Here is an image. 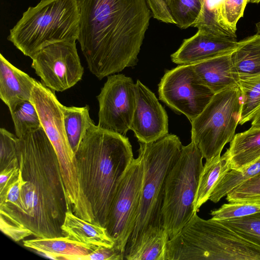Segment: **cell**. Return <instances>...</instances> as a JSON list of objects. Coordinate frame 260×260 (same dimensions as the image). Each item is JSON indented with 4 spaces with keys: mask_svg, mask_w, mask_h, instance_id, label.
<instances>
[{
    "mask_svg": "<svg viewBox=\"0 0 260 260\" xmlns=\"http://www.w3.org/2000/svg\"><path fill=\"white\" fill-rule=\"evenodd\" d=\"M78 39L88 68L99 80L137 65L151 11L146 0H77Z\"/></svg>",
    "mask_w": 260,
    "mask_h": 260,
    "instance_id": "1",
    "label": "cell"
},
{
    "mask_svg": "<svg viewBox=\"0 0 260 260\" xmlns=\"http://www.w3.org/2000/svg\"><path fill=\"white\" fill-rule=\"evenodd\" d=\"M22 222L36 238L63 236L68 205L58 159L42 126L19 138Z\"/></svg>",
    "mask_w": 260,
    "mask_h": 260,
    "instance_id": "2",
    "label": "cell"
},
{
    "mask_svg": "<svg viewBox=\"0 0 260 260\" xmlns=\"http://www.w3.org/2000/svg\"><path fill=\"white\" fill-rule=\"evenodd\" d=\"M81 189L94 223L106 226L117 188L134 158L128 138L94 124L75 153Z\"/></svg>",
    "mask_w": 260,
    "mask_h": 260,
    "instance_id": "3",
    "label": "cell"
},
{
    "mask_svg": "<svg viewBox=\"0 0 260 260\" xmlns=\"http://www.w3.org/2000/svg\"><path fill=\"white\" fill-rule=\"evenodd\" d=\"M166 260H260V247L219 221L196 213L169 240Z\"/></svg>",
    "mask_w": 260,
    "mask_h": 260,
    "instance_id": "4",
    "label": "cell"
},
{
    "mask_svg": "<svg viewBox=\"0 0 260 260\" xmlns=\"http://www.w3.org/2000/svg\"><path fill=\"white\" fill-rule=\"evenodd\" d=\"M79 24L77 0H41L23 13L7 39L31 58L51 44L78 40Z\"/></svg>",
    "mask_w": 260,
    "mask_h": 260,
    "instance_id": "5",
    "label": "cell"
},
{
    "mask_svg": "<svg viewBox=\"0 0 260 260\" xmlns=\"http://www.w3.org/2000/svg\"><path fill=\"white\" fill-rule=\"evenodd\" d=\"M30 102L38 113L41 126L56 152L67 202L68 210L84 218L91 213L89 203L84 194L79 180L75 154L66 132L62 105L55 91L37 81Z\"/></svg>",
    "mask_w": 260,
    "mask_h": 260,
    "instance_id": "6",
    "label": "cell"
},
{
    "mask_svg": "<svg viewBox=\"0 0 260 260\" xmlns=\"http://www.w3.org/2000/svg\"><path fill=\"white\" fill-rule=\"evenodd\" d=\"M139 143L138 156L144 168L143 184L135 226L126 247L149 227L162 226L161 211L166 177L183 146L178 136L169 134L153 142Z\"/></svg>",
    "mask_w": 260,
    "mask_h": 260,
    "instance_id": "7",
    "label": "cell"
},
{
    "mask_svg": "<svg viewBox=\"0 0 260 260\" xmlns=\"http://www.w3.org/2000/svg\"><path fill=\"white\" fill-rule=\"evenodd\" d=\"M203 158L198 146L191 142L182 146L167 176L161 219L169 239L179 233L196 213L193 205L204 167Z\"/></svg>",
    "mask_w": 260,
    "mask_h": 260,
    "instance_id": "8",
    "label": "cell"
},
{
    "mask_svg": "<svg viewBox=\"0 0 260 260\" xmlns=\"http://www.w3.org/2000/svg\"><path fill=\"white\" fill-rule=\"evenodd\" d=\"M242 95L238 86L215 93L201 113L191 122V139L203 158L220 156L224 146L235 135Z\"/></svg>",
    "mask_w": 260,
    "mask_h": 260,
    "instance_id": "9",
    "label": "cell"
},
{
    "mask_svg": "<svg viewBox=\"0 0 260 260\" xmlns=\"http://www.w3.org/2000/svg\"><path fill=\"white\" fill-rule=\"evenodd\" d=\"M144 174L143 164L138 156L123 177L114 196L105 228L114 246L124 253L133 233L139 208Z\"/></svg>",
    "mask_w": 260,
    "mask_h": 260,
    "instance_id": "10",
    "label": "cell"
},
{
    "mask_svg": "<svg viewBox=\"0 0 260 260\" xmlns=\"http://www.w3.org/2000/svg\"><path fill=\"white\" fill-rule=\"evenodd\" d=\"M159 99L190 122L198 116L214 93L201 83L192 65H179L166 71L158 85Z\"/></svg>",
    "mask_w": 260,
    "mask_h": 260,
    "instance_id": "11",
    "label": "cell"
},
{
    "mask_svg": "<svg viewBox=\"0 0 260 260\" xmlns=\"http://www.w3.org/2000/svg\"><path fill=\"white\" fill-rule=\"evenodd\" d=\"M31 58V68L42 82L54 91L66 90L82 78L84 68L76 41L51 44L41 49Z\"/></svg>",
    "mask_w": 260,
    "mask_h": 260,
    "instance_id": "12",
    "label": "cell"
},
{
    "mask_svg": "<svg viewBox=\"0 0 260 260\" xmlns=\"http://www.w3.org/2000/svg\"><path fill=\"white\" fill-rule=\"evenodd\" d=\"M100 128L125 136L131 129L136 104L135 83L124 74H113L97 96Z\"/></svg>",
    "mask_w": 260,
    "mask_h": 260,
    "instance_id": "13",
    "label": "cell"
},
{
    "mask_svg": "<svg viewBox=\"0 0 260 260\" xmlns=\"http://www.w3.org/2000/svg\"><path fill=\"white\" fill-rule=\"evenodd\" d=\"M136 104L131 123L139 142L156 141L168 134V117L155 94L139 80L135 83Z\"/></svg>",
    "mask_w": 260,
    "mask_h": 260,
    "instance_id": "14",
    "label": "cell"
},
{
    "mask_svg": "<svg viewBox=\"0 0 260 260\" xmlns=\"http://www.w3.org/2000/svg\"><path fill=\"white\" fill-rule=\"evenodd\" d=\"M238 42L236 38L217 35L199 28L193 36L183 40L171 58L172 62L179 65H193L232 54L237 49Z\"/></svg>",
    "mask_w": 260,
    "mask_h": 260,
    "instance_id": "15",
    "label": "cell"
},
{
    "mask_svg": "<svg viewBox=\"0 0 260 260\" xmlns=\"http://www.w3.org/2000/svg\"><path fill=\"white\" fill-rule=\"evenodd\" d=\"M36 81L0 54V98L10 112L19 103L30 101Z\"/></svg>",
    "mask_w": 260,
    "mask_h": 260,
    "instance_id": "16",
    "label": "cell"
},
{
    "mask_svg": "<svg viewBox=\"0 0 260 260\" xmlns=\"http://www.w3.org/2000/svg\"><path fill=\"white\" fill-rule=\"evenodd\" d=\"M232 54L211 58L192 65L198 80L214 94L238 86Z\"/></svg>",
    "mask_w": 260,
    "mask_h": 260,
    "instance_id": "17",
    "label": "cell"
},
{
    "mask_svg": "<svg viewBox=\"0 0 260 260\" xmlns=\"http://www.w3.org/2000/svg\"><path fill=\"white\" fill-rule=\"evenodd\" d=\"M146 1L154 18L178 26L193 21L202 8V0Z\"/></svg>",
    "mask_w": 260,
    "mask_h": 260,
    "instance_id": "18",
    "label": "cell"
},
{
    "mask_svg": "<svg viewBox=\"0 0 260 260\" xmlns=\"http://www.w3.org/2000/svg\"><path fill=\"white\" fill-rule=\"evenodd\" d=\"M23 245L55 259H80L95 250L85 244L66 236L50 238H36L24 240Z\"/></svg>",
    "mask_w": 260,
    "mask_h": 260,
    "instance_id": "19",
    "label": "cell"
},
{
    "mask_svg": "<svg viewBox=\"0 0 260 260\" xmlns=\"http://www.w3.org/2000/svg\"><path fill=\"white\" fill-rule=\"evenodd\" d=\"M61 230L63 236L94 248L115 244L106 228L82 219L71 211H67Z\"/></svg>",
    "mask_w": 260,
    "mask_h": 260,
    "instance_id": "20",
    "label": "cell"
},
{
    "mask_svg": "<svg viewBox=\"0 0 260 260\" xmlns=\"http://www.w3.org/2000/svg\"><path fill=\"white\" fill-rule=\"evenodd\" d=\"M168 234L163 227L150 226L125 248L127 260H166Z\"/></svg>",
    "mask_w": 260,
    "mask_h": 260,
    "instance_id": "21",
    "label": "cell"
},
{
    "mask_svg": "<svg viewBox=\"0 0 260 260\" xmlns=\"http://www.w3.org/2000/svg\"><path fill=\"white\" fill-rule=\"evenodd\" d=\"M225 152L231 169L240 170L260 158V126H251L248 130L235 134Z\"/></svg>",
    "mask_w": 260,
    "mask_h": 260,
    "instance_id": "22",
    "label": "cell"
},
{
    "mask_svg": "<svg viewBox=\"0 0 260 260\" xmlns=\"http://www.w3.org/2000/svg\"><path fill=\"white\" fill-rule=\"evenodd\" d=\"M232 58L238 79L260 75V34L239 42Z\"/></svg>",
    "mask_w": 260,
    "mask_h": 260,
    "instance_id": "23",
    "label": "cell"
},
{
    "mask_svg": "<svg viewBox=\"0 0 260 260\" xmlns=\"http://www.w3.org/2000/svg\"><path fill=\"white\" fill-rule=\"evenodd\" d=\"M231 169L230 158L225 152L222 156L206 160L194 201V212L197 213L200 207L209 200L212 191L219 178Z\"/></svg>",
    "mask_w": 260,
    "mask_h": 260,
    "instance_id": "24",
    "label": "cell"
},
{
    "mask_svg": "<svg viewBox=\"0 0 260 260\" xmlns=\"http://www.w3.org/2000/svg\"><path fill=\"white\" fill-rule=\"evenodd\" d=\"M64 124L70 146L74 153L94 123L89 115V107H62Z\"/></svg>",
    "mask_w": 260,
    "mask_h": 260,
    "instance_id": "25",
    "label": "cell"
},
{
    "mask_svg": "<svg viewBox=\"0 0 260 260\" xmlns=\"http://www.w3.org/2000/svg\"><path fill=\"white\" fill-rule=\"evenodd\" d=\"M242 95L239 124L251 121L260 109V75L240 78L237 82Z\"/></svg>",
    "mask_w": 260,
    "mask_h": 260,
    "instance_id": "26",
    "label": "cell"
},
{
    "mask_svg": "<svg viewBox=\"0 0 260 260\" xmlns=\"http://www.w3.org/2000/svg\"><path fill=\"white\" fill-rule=\"evenodd\" d=\"M260 173V158L240 170L230 169L218 180L209 200L216 203L233 188Z\"/></svg>",
    "mask_w": 260,
    "mask_h": 260,
    "instance_id": "27",
    "label": "cell"
},
{
    "mask_svg": "<svg viewBox=\"0 0 260 260\" xmlns=\"http://www.w3.org/2000/svg\"><path fill=\"white\" fill-rule=\"evenodd\" d=\"M223 0H202L200 16L194 27L201 28L217 35L236 38V33L229 29L223 24L220 8Z\"/></svg>",
    "mask_w": 260,
    "mask_h": 260,
    "instance_id": "28",
    "label": "cell"
},
{
    "mask_svg": "<svg viewBox=\"0 0 260 260\" xmlns=\"http://www.w3.org/2000/svg\"><path fill=\"white\" fill-rule=\"evenodd\" d=\"M10 112L14 123L15 135L18 138L41 126L37 110L30 101L19 103Z\"/></svg>",
    "mask_w": 260,
    "mask_h": 260,
    "instance_id": "29",
    "label": "cell"
},
{
    "mask_svg": "<svg viewBox=\"0 0 260 260\" xmlns=\"http://www.w3.org/2000/svg\"><path fill=\"white\" fill-rule=\"evenodd\" d=\"M218 221L260 247V212L238 218Z\"/></svg>",
    "mask_w": 260,
    "mask_h": 260,
    "instance_id": "30",
    "label": "cell"
},
{
    "mask_svg": "<svg viewBox=\"0 0 260 260\" xmlns=\"http://www.w3.org/2000/svg\"><path fill=\"white\" fill-rule=\"evenodd\" d=\"M19 139L4 128H0V170L19 167Z\"/></svg>",
    "mask_w": 260,
    "mask_h": 260,
    "instance_id": "31",
    "label": "cell"
},
{
    "mask_svg": "<svg viewBox=\"0 0 260 260\" xmlns=\"http://www.w3.org/2000/svg\"><path fill=\"white\" fill-rule=\"evenodd\" d=\"M260 212V202H230L211 212L212 219L230 220Z\"/></svg>",
    "mask_w": 260,
    "mask_h": 260,
    "instance_id": "32",
    "label": "cell"
},
{
    "mask_svg": "<svg viewBox=\"0 0 260 260\" xmlns=\"http://www.w3.org/2000/svg\"><path fill=\"white\" fill-rule=\"evenodd\" d=\"M230 202H260V173L232 189L226 196Z\"/></svg>",
    "mask_w": 260,
    "mask_h": 260,
    "instance_id": "33",
    "label": "cell"
},
{
    "mask_svg": "<svg viewBox=\"0 0 260 260\" xmlns=\"http://www.w3.org/2000/svg\"><path fill=\"white\" fill-rule=\"evenodd\" d=\"M248 0H223L220 15L223 24L229 29L236 33L237 23L243 16Z\"/></svg>",
    "mask_w": 260,
    "mask_h": 260,
    "instance_id": "34",
    "label": "cell"
},
{
    "mask_svg": "<svg viewBox=\"0 0 260 260\" xmlns=\"http://www.w3.org/2000/svg\"><path fill=\"white\" fill-rule=\"evenodd\" d=\"M124 253L114 245L111 247H100L81 260H123Z\"/></svg>",
    "mask_w": 260,
    "mask_h": 260,
    "instance_id": "35",
    "label": "cell"
},
{
    "mask_svg": "<svg viewBox=\"0 0 260 260\" xmlns=\"http://www.w3.org/2000/svg\"><path fill=\"white\" fill-rule=\"evenodd\" d=\"M19 166L6 168L1 170L0 191L5 189L19 175Z\"/></svg>",
    "mask_w": 260,
    "mask_h": 260,
    "instance_id": "36",
    "label": "cell"
},
{
    "mask_svg": "<svg viewBox=\"0 0 260 260\" xmlns=\"http://www.w3.org/2000/svg\"><path fill=\"white\" fill-rule=\"evenodd\" d=\"M251 126H260V109L252 120Z\"/></svg>",
    "mask_w": 260,
    "mask_h": 260,
    "instance_id": "37",
    "label": "cell"
},
{
    "mask_svg": "<svg viewBox=\"0 0 260 260\" xmlns=\"http://www.w3.org/2000/svg\"><path fill=\"white\" fill-rule=\"evenodd\" d=\"M255 27L257 33L260 34V21L256 23Z\"/></svg>",
    "mask_w": 260,
    "mask_h": 260,
    "instance_id": "38",
    "label": "cell"
},
{
    "mask_svg": "<svg viewBox=\"0 0 260 260\" xmlns=\"http://www.w3.org/2000/svg\"><path fill=\"white\" fill-rule=\"evenodd\" d=\"M260 2V0H248V3H259Z\"/></svg>",
    "mask_w": 260,
    "mask_h": 260,
    "instance_id": "39",
    "label": "cell"
}]
</instances>
